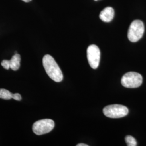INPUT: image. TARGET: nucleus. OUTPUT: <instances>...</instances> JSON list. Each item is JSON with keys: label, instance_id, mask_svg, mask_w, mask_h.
Listing matches in <instances>:
<instances>
[{"label": "nucleus", "instance_id": "f257e3e1", "mask_svg": "<svg viewBox=\"0 0 146 146\" xmlns=\"http://www.w3.org/2000/svg\"><path fill=\"white\" fill-rule=\"evenodd\" d=\"M42 62L47 75L50 78L56 82H60L62 81L63 76L62 71L52 56L50 55L44 56Z\"/></svg>", "mask_w": 146, "mask_h": 146}, {"label": "nucleus", "instance_id": "f03ea898", "mask_svg": "<svg viewBox=\"0 0 146 146\" xmlns=\"http://www.w3.org/2000/svg\"><path fill=\"white\" fill-rule=\"evenodd\" d=\"M103 112L104 115L110 118H121L128 115L129 110L125 106L121 104H111L105 107Z\"/></svg>", "mask_w": 146, "mask_h": 146}, {"label": "nucleus", "instance_id": "7ed1b4c3", "mask_svg": "<svg viewBox=\"0 0 146 146\" xmlns=\"http://www.w3.org/2000/svg\"><path fill=\"white\" fill-rule=\"evenodd\" d=\"M145 31V27L143 22L135 20L132 22L128 31V38L131 42L139 41L143 36Z\"/></svg>", "mask_w": 146, "mask_h": 146}, {"label": "nucleus", "instance_id": "20e7f679", "mask_svg": "<svg viewBox=\"0 0 146 146\" xmlns=\"http://www.w3.org/2000/svg\"><path fill=\"white\" fill-rule=\"evenodd\" d=\"M143 78L141 74L136 72H128L121 78L122 85L128 88H135L140 87L142 83Z\"/></svg>", "mask_w": 146, "mask_h": 146}, {"label": "nucleus", "instance_id": "39448f33", "mask_svg": "<svg viewBox=\"0 0 146 146\" xmlns=\"http://www.w3.org/2000/svg\"><path fill=\"white\" fill-rule=\"evenodd\" d=\"M55 127V123L51 119H43L34 122L32 129L37 135H41L50 132Z\"/></svg>", "mask_w": 146, "mask_h": 146}, {"label": "nucleus", "instance_id": "423d86ee", "mask_svg": "<svg viewBox=\"0 0 146 146\" xmlns=\"http://www.w3.org/2000/svg\"><path fill=\"white\" fill-rule=\"evenodd\" d=\"M87 55L90 67L94 69L98 68L100 60V51L98 47L94 44L89 46L87 50Z\"/></svg>", "mask_w": 146, "mask_h": 146}, {"label": "nucleus", "instance_id": "0eeeda50", "mask_svg": "<svg viewBox=\"0 0 146 146\" xmlns=\"http://www.w3.org/2000/svg\"><path fill=\"white\" fill-rule=\"evenodd\" d=\"M99 16L102 21L106 22H110L112 21L114 16V9L110 7L105 8L103 11H101Z\"/></svg>", "mask_w": 146, "mask_h": 146}, {"label": "nucleus", "instance_id": "6e6552de", "mask_svg": "<svg viewBox=\"0 0 146 146\" xmlns=\"http://www.w3.org/2000/svg\"><path fill=\"white\" fill-rule=\"evenodd\" d=\"M10 68L13 70L16 71L20 67V63H21V56L16 53L14 55L11 60H8Z\"/></svg>", "mask_w": 146, "mask_h": 146}, {"label": "nucleus", "instance_id": "1a4fd4ad", "mask_svg": "<svg viewBox=\"0 0 146 146\" xmlns=\"http://www.w3.org/2000/svg\"><path fill=\"white\" fill-rule=\"evenodd\" d=\"M14 94L11 93L10 91L5 89L0 88V99L10 100L14 99Z\"/></svg>", "mask_w": 146, "mask_h": 146}, {"label": "nucleus", "instance_id": "9d476101", "mask_svg": "<svg viewBox=\"0 0 146 146\" xmlns=\"http://www.w3.org/2000/svg\"><path fill=\"white\" fill-rule=\"evenodd\" d=\"M125 141L128 146H137V142L135 138L131 135L126 136Z\"/></svg>", "mask_w": 146, "mask_h": 146}, {"label": "nucleus", "instance_id": "9b49d317", "mask_svg": "<svg viewBox=\"0 0 146 146\" xmlns=\"http://www.w3.org/2000/svg\"><path fill=\"white\" fill-rule=\"evenodd\" d=\"M2 66L7 70H9L10 69V66L9 64V61L7 60H4L1 62Z\"/></svg>", "mask_w": 146, "mask_h": 146}, {"label": "nucleus", "instance_id": "f8f14e48", "mask_svg": "<svg viewBox=\"0 0 146 146\" xmlns=\"http://www.w3.org/2000/svg\"><path fill=\"white\" fill-rule=\"evenodd\" d=\"M76 146H88V145L87 144H84V143H79V144H78Z\"/></svg>", "mask_w": 146, "mask_h": 146}, {"label": "nucleus", "instance_id": "ddd939ff", "mask_svg": "<svg viewBox=\"0 0 146 146\" xmlns=\"http://www.w3.org/2000/svg\"><path fill=\"white\" fill-rule=\"evenodd\" d=\"M22 1H24L25 2H31V0H22Z\"/></svg>", "mask_w": 146, "mask_h": 146}, {"label": "nucleus", "instance_id": "4468645a", "mask_svg": "<svg viewBox=\"0 0 146 146\" xmlns=\"http://www.w3.org/2000/svg\"><path fill=\"white\" fill-rule=\"evenodd\" d=\"M95 1H97V0H95Z\"/></svg>", "mask_w": 146, "mask_h": 146}]
</instances>
